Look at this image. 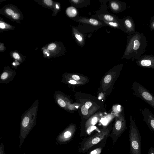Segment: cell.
<instances>
[{
  "instance_id": "cell-29",
  "label": "cell",
  "mask_w": 154,
  "mask_h": 154,
  "mask_svg": "<svg viewBox=\"0 0 154 154\" xmlns=\"http://www.w3.org/2000/svg\"><path fill=\"white\" fill-rule=\"evenodd\" d=\"M92 104V103L91 102L88 101L86 102L84 105L85 107L88 109L91 107Z\"/></svg>"
},
{
  "instance_id": "cell-6",
  "label": "cell",
  "mask_w": 154,
  "mask_h": 154,
  "mask_svg": "<svg viewBox=\"0 0 154 154\" xmlns=\"http://www.w3.org/2000/svg\"><path fill=\"white\" fill-rule=\"evenodd\" d=\"M76 131L75 125H69L57 136L56 139L57 143L60 145L67 143L73 138Z\"/></svg>"
},
{
  "instance_id": "cell-24",
  "label": "cell",
  "mask_w": 154,
  "mask_h": 154,
  "mask_svg": "<svg viewBox=\"0 0 154 154\" xmlns=\"http://www.w3.org/2000/svg\"><path fill=\"white\" fill-rule=\"evenodd\" d=\"M57 103L62 107H64L66 106V103L62 99H60L58 100Z\"/></svg>"
},
{
  "instance_id": "cell-9",
  "label": "cell",
  "mask_w": 154,
  "mask_h": 154,
  "mask_svg": "<svg viewBox=\"0 0 154 154\" xmlns=\"http://www.w3.org/2000/svg\"><path fill=\"white\" fill-rule=\"evenodd\" d=\"M140 112L143 116V120L147 125L149 129L154 132V115L148 109L140 108Z\"/></svg>"
},
{
  "instance_id": "cell-12",
  "label": "cell",
  "mask_w": 154,
  "mask_h": 154,
  "mask_svg": "<svg viewBox=\"0 0 154 154\" xmlns=\"http://www.w3.org/2000/svg\"><path fill=\"white\" fill-rule=\"evenodd\" d=\"M58 46L56 43H53L49 44L47 47L45 51H44V53L46 54V56H49L51 53H55L57 54V51Z\"/></svg>"
},
{
  "instance_id": "cell-30",
  "label": "cell",
  "mask_w": 154,
  "mask_h": 154,
  "mask_svg": "<svg viewBox=\"0 0 154 154\" xmlns=\"http://www.w3.org/2000/svg\"><path fill=\"white\" fill-rule=\"evenodd\" d=\"M148 154H154V147H149Z\"/></svg>"
},
{
  "instance_id": "cell-5",
  "label": "cell",
  "mask_w": 154,
  "mask_h": 154,
  "mask_svg": "<svg viewBox=\"0 0 154 154\" xmlns=\"http://www.w3.org/2000/svg\"><path fill=\"white\" fill-rule=\"evenodd\" d=\"M126 129L124 116L121 114L116 118L109 136L112 140L113 144L116 143Z\"/></svg>"
},
{
  "instance_id": "cell-20",
  "label": "cell",
  "mask_w": 154,
  "mask_h": 154,
  "mask_svg": "<svg viewBox=\"0 0 154 154\" xmlns=\"http://www.w3.org/2000/svg\"><path fill=\"white\" fill-rule=\"evenodd\" d=\"M104 19L107 21H111L114 20V18L111 15L109 14H105L103 17Z\"/></svg>"
},
{
  "instance_id": "cell-1",
  "label": "cell",
  "mask_w": 154,
  "mask_h": 154,
  "mask_svg": "<svg viewBox=\"0 0 154 154\" xmlns=\"http://www.w3.org/2000/svg\"><path fill=\"white\" fill-rule=\"evenodd\" d=\"M147 40L142 33L136 32L134 34L128 36L127 45L124 57L136 60L146 51Z\"/></svg>"
},
{
  "instance_id": "cell-32",
  "label": "cell",
  "mask_w": 154,
  "mask_h": 154,
  "mask_svg": "<svg viewBox=\"0 0 154 154\" xmlns=\"http://www.w3.org/2000/svg\"><path fill=\"white\" fill-rule=\"evenodd\" d=\"M69 82L72 84H75L76 83V82L73 80H70L69 81Z\"/></svg>"
},
{
  "instance_id": "cell-11",
  "label": "cell",
  "mask_w": 154,
  "mask_h": 154,
  "mask_svg": "<svg viewBox=\"0 0 154 154\" xmlns=\"http://www.w3.org/2000/svg\"><path fill=\"white\" fill-rule=\"evenodd\" d=\"M100 117V115H96L89 119L85 124V129L87 130L88 129L96 124L99 119Z\"/></svg>"
},
{
  "instance_id": "cell-10",
  "label": "cell",
  "mask_w": 154,
  "mask_h": 154,
  "mask_svg": "<svg viewBox=\"0 0 154 154\" xmlns=\"http://www.w3.org/2000/svg\"><path fill=\"white\" fill-rule=\"evenodd\" d=\"M123 22L126 32L130 35L134 34L136 32V26L132 18L131 17H126L124 19Z\"/></svg>"
},
{
  "instance_id": "cell-18",
  "label": "cell",
  "mask_w": 154,
  "mask_h": 154,
  "mask_svg": "<svg viewBox=\"0 0 154 154\" xmlns=\"http://www.w3.org/2000/svg\"><path fill=\"white\" fill-rule=\"evenodd\" d=\"M44 2V5H46L48 7H51L53 6V2L51 0H46L43 1Z\"/></svg>"
},
{
  "instance_id": "cell-16",
  "label": "cell",
  "mask_w": 154,
  "mask_h": 154,
  "mask_svg": "<svg viewBox=\"0 0 154 154\" xmlns=\"http://www.w3.org/2000/svg\"><path fill=\"white\" fill-rule=\"evenodd\" d=\"M149 26L151 31L154 30V14L149 20Z\"/></svg>"
},
{
  "instance_id": "cell-22",
  "label": "cell",
  "mask_w": 154,
  "mask_h": 154,
  "mask_svg": "<svg viewBox=\"0 0 154 154\" xmlns=\"http://www.w3.org/2000/svg\"><path fill=\"white\" fill-rule=\"evenodd\" d=\"M89 22L91 24L95 26L99 24L98 21L94 19H90L89 20Z\"/></svg>"
},
{
  "instance_id": "cell-34",
  "label": "cell",
  "mask_w": 154,
  "mask_h": 154,
  "mask_svg": "<svg viewBox=\"0 0 154 154\" xmlns=\"http://www.w3.org/2000/svg\"><path fill=\"white\" fill-rule=\"evenodd\" d=\"M72 1L74 2V3H78V2H79V1L78 0H72Z\"/></svg>"
},
{
  "instance_id": "cell-19",
  "label": "cell",
  "mask_w": 154,
  "mask_h": 154,
  "mask_svg": "<svg viewBox=\"0 0 154 154\" xmlns=\"http://www.w3.org/2000/svg\"><path fill=\"white\" fill-rule=\"evenodd\" d=\"M81 111L83 115H88V109L85 107V105H83L82 107Z\"/></svg>"
},
{
  "instance_id": "cell-23",
  "label": "cell",
  "mask_w": 154,
  "mask_h": 154,
  "mask_svg": "<svg viewBox=\"0 0 154 154\" xmlns=\"http://www.w3.org/2000/svg\"><path fill=\"white\" fill-rule=\"evenodd\" d=\"M111 79L112 77L111 75H108L104 78V82L106 83H109L111 80Z\"/></svg>"
},
{
  "instance_id": "cell-2",
  "label": "cell",
  "mask_w": 154,
  "mask_h": 154,
  "mask_svg": "<svg viewBox=\"0 0 154 154\" xmlns=\"http://www.w3.org/2000/svg\"><path fill=\"white\" fill-rule=\"evenodd\" d=\"M112 129L111 127H104L93 136L83 139L79 149L80 153H85L94 148L96 145L103 144L110 136Z\"/></svg>"
},
{
  "instance_id": "cell-28",
  "label": "cell",
  "mask_w": 154,
  "mask_h": 154,
  "mask_svg": "<svg viewBox=\"0 0 154 154\" xmlns=\"http://www.w3.org/2000/svg\"><path fill=\"white\" fill-rule=\"evenodd\" d=\"M8 76V73L6 72H3L1 75V78L2 79H6Z\"/></svg>"
},
{
  "instance_id": "cell-27",
  "label": "cell",
  "mask_w": 154,
  "mask_h": 154,
  "mask_svg": "<svg viewBox=\"0 0 154 154\" xmlns=\"http://www.w3.org/2000/svg\"><path fill=\"white\" fill-rule=\"evenodd\" d=\"M108 24L110 26L114 27H116L119 26V24L117 22H110Z\"/></svg>"
},
{
  "instance_id": "cell-21",
  "label": "cell",
  "mask_w": 154,
  "mask_h": 154,
  "mask_svg": "<svg viewBox=\"0 0 154 154\" xmlns=\"http://www.w3.org/2000/svg\"><path fill=\"white\" fill-rule=\"evenodd\" d=\"M12 57L15 59L19 60L21 59V56L19 53L17 52H14L12 53Z\"/></svg>"
},
{
  "instance_id": "cell-35",
  "label": "cell",
  "mask_w": 154,
  "mask_h": 154,
  "mask_svg": "<svg viewBox=\"0 0 154 154\" xmlns=\"http://www.w3.org/2000/svg\"><path fill=\"white\" fill-rule=\"evenodd\" d=\"M13 65H15V63L14 62V63H13Z\"/></svg>"
},
{
  "instance_id": "cell-26",
  "label": "cell",
  "mask_w": 154,
  "mask_h": 154,
  "mask_svg": "<svg viewBox=\"0 0 154 154\" xmlns=\"http://www.w3.org/2000/svg\"><path fill=\"white\" fill-rule=\"evenodd\" d=\"M75 37L76 39L79 42H81L83 40V38L81 35L78 34L75 35Z\"/></svg>"
},
{
  "instance_id": "cell-33",
  "label": "cell",
  "mask_w": 154,
  "mask_h": 154,
  "mask_svg": "<svg viewBox=\"0 0 154 154\" xmlns=\"http://www.w3.org/2000/svg\"><path fill=\"white\" fill-rule=\"evenodd\" d=\"M121 106L119 105H118L117 106V109L118 111H119L120 110Z\"/></svg>"
},
{
  "instance_id": "cell-13",
  "label": "cell",
  "mask_w": 154,
  "mask_h": 154,
  "mask_svg": "<svg viewBox=\"0 0 154 154\" xmlns=\"http://www.w3.org/2000/svg\"><path fill=\"white\" fill-rule=\"evenodd\" d=\"M66 13L68 16L73 17L76 16L77 14V11L75 8L70 7L67 9Z\"/></svg>"
},
{
  "instance_id": "cell-4",
  "label": "cell",
  "mask_w": 154,
  "mask_h": 154,
  "mask_svg": "<svg viewBox=\"0 0 154 154\" xmlns=\"http://www.w3.org/2000/svg\"><path fill=\"white\" fill-rule=\"evenodd\" d=\"M132 95L147 103L154 108V95L143 85L136 82L132 85Z\"/></svg>"
},
{
  "instance_id": "cell-3",
  "label": "cell",
  "mask_w": 154,
  "mask_h": 154,
  "mask_svg": "<svg viewBox=\"0 0 154 154\" xmlns=\"http://www.w3.org/2000/svg\"><path fill=\"white\" fill-rule=\"evenodd\" d=\"M130 120L129 154H141V138L140 132L131 116Z\"/></svg>"
},
{
  "instance_id": "cell-31",
  "label": "cell",
  "mask_w": 154,
  "mask_h": 154,
  "mask_svg": "<svg viewBox=\"0 0 154 154\" xmlns=\"http://www.w3.org/2000/svg\"><path fill=\"white\" fill-rule=\"evenodd\" d=\"M72 78L73 79L77 81H78L80 79V78L79 76L77 75H72Z\"/></svg>"
},
{
  "instance_id": "cell-8",
  "label": "cell",
  "mask_w": 154,
  "mask_h": 154,
  "mask_svg": "<svg viewBox=\"0 0 154 154\" xmlns=\"http://www.w3.org/2000/svg\"><path fill=\"white\" fill-rule=\"evenodd\" d=\"M137 65L141 67L154 69V55H143L136 61Z\"/></svg>"
},
{
  "instance_id": "cell-25",
  "label": "cell",
  "mask_w": 154,
  "mask_h": 154,
  "mask_svg": "<svg viewBox=\"0 0 154 154\" xmlns=\"http://www.w3.org/2000/svg\"><path fill=\"white\" fill-rule=\"evenodd\" d=\"M0 154H5L4 148V146L2 143L0 144Z\"/></svg>"
},
{
  "instance_id": "cell-7",
  "label": "cell",
  "mask_w": 154,
  "mask_h": 154,
  "mask_svg": "<svg viewBox=\"0 0 154 154\" xmlns=\"http://www.w3.org/2000/svg\"><path fill=\"white\" fill-rule=\"evenodd\" d=\"M2 14L5 15L12 20L18 22L23 18L21 11L16 7L13 5H8L2 9Z\"/></svg>"
},
{
  "instance_id": "cell-15",
  "label": "cell",
  "mask_w": 154,
  "mask_h": 154,
  "mask_svg": "<svg viewBox=\"0 0 154 154\" xmlns=\"http://www.w3.org/2000/svg\"><path fill=\"white\" fill-rule=\"evenodd\" d=\"M12 26H11L9 25L8 24L3 22L1 21L0 23V28L1 29H12Z\"/></svg>"
},
{
  "instance_id": "cell-17",
  "label": "cell",
  "mask_w": 154,
  "mask_h": 154,
  "mask_svg": "<svg viewBox=\"0 0 154 154\" xmlns=\"http://www.w3.org/2000/svg\"><path fill=\"white\" fill-rule=\"evenodd\" d=\"M112 8L115 10H118L120 8V6L118 3L115 2H112L111 4Z\"/></svg>"
},
{
  "instance_id": "cell-14",
  "label": "cell",
  "mask_w": 154,
  "mask_h": 154,
  "mask_svg": "<svg viewBox=\"0 0 154 154\" xmlns=\"http://www.w3.org/2000/svg\"><path fill=\"white\" fill-rule=\"evenodd\" d=\"M103 149L102 147H100L93 149L88 154H100Z\"/></svg>"
}]
</instances>
